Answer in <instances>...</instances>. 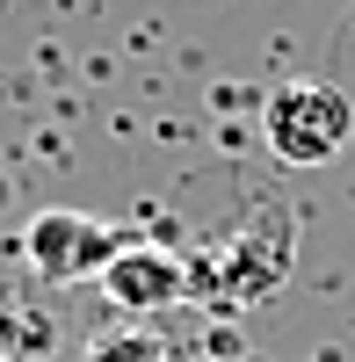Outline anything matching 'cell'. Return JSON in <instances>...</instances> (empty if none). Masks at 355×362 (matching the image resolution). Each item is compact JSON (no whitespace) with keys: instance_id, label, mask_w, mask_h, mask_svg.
Returning a JSON list of instances; mask_svg holds the SVG:
<instances>
[{"instance_id":"277c9868","label":"cell","mask_w":355,"mask_h":362,"mask_svg":"<svg viewBox=\"0 0 355 362\" xmlns=\"http://www.w3.org/2000/svg\"><path fill=\"white\" fill-rule=\"evenodd\" d=\"M102 290H109V305L131 312V319L167 312V305H182V297H189V261H174L167 247H145V239H131V247L109 261Z\"/></svg>"},{"instance_id":"7a4b0ae2","label":"cell","mask_w":355,"mask_h":362,"mask_svg":"<svg viewBox=\"0 0 355 362\" xmlns=\"http://www.w3.org/2000/svg\"><path fill=\"white\" fill-rule=\"evenodd\" d=\"M261 138H269V153L283 167H327L355 138V109L327 80H290V87L269 95V109H261Z\"/></svg>"},{"instance_id":"6da1fadb","label":"cell","mask_w":355,"mask_h":362,"mask_svg":"<svg viewBox=\"0 0 355 362\" xmlns=\"http://www.w3.org/2000/svg\"><path fill=\"white\" fill-rule=\"evenodd\" d=\"M290 254H298V218L276 210V203H254L247 218L232 225V239H218V247L189 268V297L247 312L290 276Z\"/></svg>"},{"instance_id":"3957f363","label":"cell","mask_w":355,"mask_h":362,"mask_svg":"<svg viewBox=\"0 0 355 362\" xmlns=\"http://www.w3.org/2000/svg\"><path fill=\"white\" fill-rule=\"evenodd\" d=\"M124 247H131V239L116 232L109 218H87V210H44V218H29V232H22L29 268L51 276V283H87V276L102 283L109 261Z\"/></svg>"},{"instance_id":"5b68a950","label":"cell","mask_w":355,"mask_h":362,"mask_svg":"<svg viewBox=\"0 0 355 362\" xmlns=\"http://www.w3.org/2000/svg\"><path fill=\"white\" fill-rule=\"evenodd\" d=\"M87 362H167V341L153 326H109L102 341H87Z\"/></svg>"}]
</instances>
